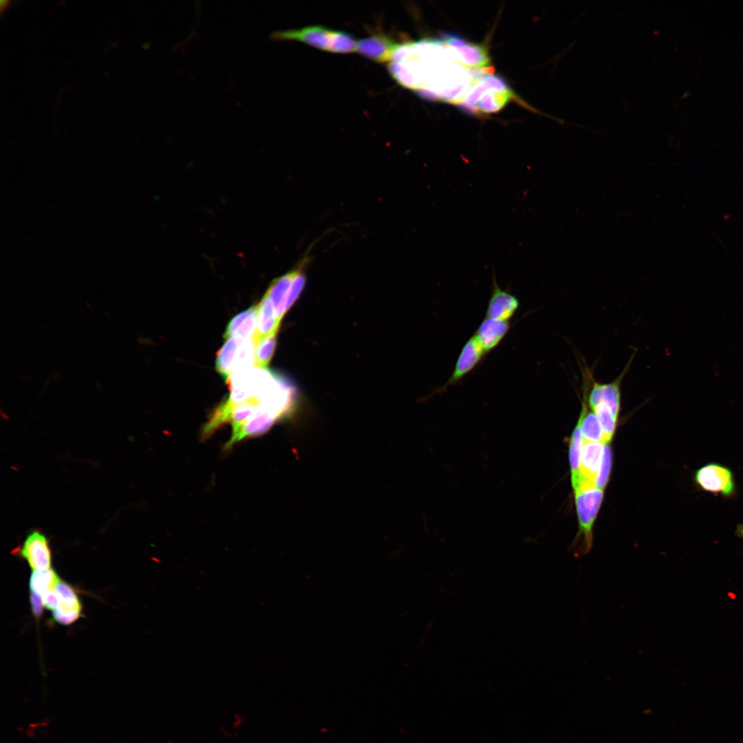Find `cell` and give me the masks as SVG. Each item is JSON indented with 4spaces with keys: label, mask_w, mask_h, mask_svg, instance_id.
Here are the masks:
<instances>
[{
    "label": "cell",
    "mask_w": 743,
    "mask_h": 743,
    "mask_svg": "<svg viewBox=\"0 0 743 743\" xmlns=\"http://www.w3.org/2000/svg\"><path fill=\"white\" fill-rule=\"evenodd\" d=\"M510 326V321L485 317L473 335L486 355L502 343Z\"/></svg>",
    "instance_id": "4fadbf2b"
},
{
    "label": "cell",
    "mask_w": 743,
    "mask_h": 743,
    "mask_svg": "<svg viewBox=\"0 0 743 743\" xmlns=\"http://www.w3.org/2000/svg\"><path fill=\"white\" fill-rule=\"evenodd\" d=\"M279 325L280 323L276 319L272 304L265 294L258 303L257 325L252 338L256 341L261 337L277 334Z\"/></svg>",
    "instance_id": "5bb4252c"
},
{
    "label": "cell",
    "mask_w": 743,
    "mask_h": 743,
    "mask_svg": "<svg viewBox=\"0 0 743 743\" xmlns=\"http://www.w3.org/2000/svg\"><path fill=\"white\" fill-rule=\"evenodd\" d=\"M59 580V577L52 569L33 570L30 577V588L31 591L42 596L54 588Z\"/></svg>",
    "instance_id": "d6986e66"
},
{
    "label": "cell",
    "mask_w": 743,
    "mask_h": 743,
    "mask_svg": "<svg viewBox=\"0 0 743 743\" xmlns=\"http://www.w3.org/2000/svg\"><path fill=\"white\" fill-rule=\"evenodd\" d=\"M257 307V305H255L233 317L226 328L224 338L228 340L233 336L243 322L255 311Z\"/></svg>",
    "instance_id": "d4e9b609"
},
{
    "label": "cell",
    "mask_w": 743,
    "mask_h": 743,
    "mask_svg": "<svg viewBox=\"0 0 743 743\" xmlns=\"http://www.w3.org/2000/svg\"><path fill=\"white\" fill-rule=\"evenodd\" d=\"M54 590L59 597L60 606L69 609L82 610L78 596L70 585L60 579L55 585Z\"/></svg>",
    "instance_id": "44dd1931"
},
{
    "label": "cell",
    "mask_w": 743,
    "mask_h": 743,
    "mask_svg": "<svg viewBox=\"0 0 743 743\" xmlns=\"http://www.w3.org/2000/svg\"><path fill=\"white\" fill-rule=\"evenodd\" d=\"M43 606L47 610H54L61 605L59 597L55 590H50L41 596Z\"/></svg>",
    "instance_id": "484cf974"
},
{
    "label": "cell",
    "mask_w": 743,
    "mask_h": 743,
    "mask_svg": "<svg viewBox=\"0 0 743 743\" xmlns=\"http://www.w3.org/2000/svg\"><path fill=\"white\" fill-rule=\"evenodd\" d=\"M516 98L504 79L488 74L471 87L459 106L472 113H493Z\"/></svg>",
    "instance_id": "7a4b0ae2"
},
{
    "label": "cell",
    "mask_w": 743,
    "mask_h": 743,
    "mask_svg": "<svg viewBox=\"0 0 743 743\" xmlns=\"http://www.w3.org/2000/svg\"><path fill=\"white\" fill-rule=\"evenodd\" d=\"M243 341L242 338L233 336L226 341L217 354L215 369L226 383L233 369L235 352Z\"/></svg>",
    "instance_id": "2e32d148"
},
{
    "label": "cell",
    "mask_w": 743,
    "mask_h": 743,
    "mask_svg": "<svg viewBox=\"0 0 743 743\" xmlns=\"http://www.w3.org/2000/svg\"><path fill=\"white\" fill-rule=\"evenodd\" d=\"M606 443L583 440L580 481L574 491L581 488L596 486L595 480L602 460L604 445Z\"/></svg>",
    "instance_id": "8fae6325"
},
{
    "label": "cell",
    "mask_w": 743,
    "mask_h": 743,
    "mask_svg": "<svg viewBox=\"0 0 743 743\" xmlns=\"http://www.w3.org/2000/svg\"><path fill=\"white\" fill-rule=\"evenodd\" d=\"M392 76L402 85L427 99L460 105L484 74L459 63L440 38L400 44L389 64Z\"/></svg>",
    "instance_id": "6da1fadb"
},
{
    "label": "cell",
    "mask_w": 743,
    "mask_h": 743,
    "mask_svg": "<svg viewBox=\"0 0 743 743\" xmlns=\"http://www.w3.org/2000/svg\"><path fill=\"white\" fill-rule=\"evenodd\" d=\"M577 424L579 427L583 440L605 443L603 432L596 416L590 409H588L583 400Z\"/></svg>",
    "instance_id": "9a60e30c"
},
{
    "label": "cell",
    "mask_w": 743,
    "mask_h": 743,
    "mask_svg": "<svg viewBox=\"0 0 743 743\" xmlns=\"http://www.w3.org/2000/svg\"><path fill=\"white\" fill-rule=\"evenodd\" d=\"M311 259L310 250L308 249L292 269L270 283L265 293L272 304L276 319L279 323L287 312V304L299 297L306 282L305 270Z\"/></svg>",
    "instance_id": "277c9868"
},
{
    "label": "cell",
    "mask_w": 743,
    "mask_h": 743,
    "mask_svg": "<svg viewBox=\"0 0 743 743\" xmlns=\"http://www.w3.org/2000/svg\"><path fill=\"white\" fill-rule=\"evenodd\" d=\"M399 45L389 36L378 33L358 41L356 52L378 63L390 62Z\"/></svg>",
    "instance_id": "7c38bea8"
},
{
    "label": "cell",
    "mask_w": 743,
    "mask_h": 743,
    "mask_svg": "<svg viewBox=\"0 0 743 743\" xmlns=\"http://www.w3.org/2000/svg\"><path fill=\"white\" fill-rule=\"evenodd\" d=\"M612 464V452L609 443L604 445L601 463L595 480L596 487L603 489L609 480Z\"/></svg>",
    "instance_id": "7402d4cb"
},
{
    "label": "cell",
    "mask_w": 743,
    "mask_h": 743,
    "mask_svg": "<svg viewBox=\"0 0 743 743\" xmlns=\"http://www.w3.org/2000/svg\"><path fill=\"white\" fill-rule=\"evenodd\" d=\"M583 439L579 427L574 428L570 443L569 460L571 469V480L573 489L575 490L580 481V464Z\"/></svg>",
    "instance_id": "e0dca14e"
},
{
    "label": "cell",
    "mask_w": 743,
    "mask_h": 743,
    "mask_svg": "<svg viewBox=\"0 0 743 743\" xmlns=\"http://www.w3.org/2000/svg\"><path fill=\"white\" fill-rule=\"evenodd\" d=\"M270 37L274 40L298 41L334 53H351L356 51L358 41L349 33L334 30L319 25L275 32Z\"/></svg>",
    "instance_id": "3957f363"
},
{
    "label": "cell",
    "mask_w": 743,
    "mask_h": 743,
    "mask_svg": "<svg viewBox=\"0 0 743 743\" xmlns=\"http://www.w3.org/2000/svg\"><path fill=\"white\" fill-rule=\"evenodd\" d=\"M574 495L580 532L583 536L581 552L587 553L592 546V530L603 499V489L596 486L584 488L575 491Z\"/></svg>",
    "instance_id": "5b68a950"
},
{
    "label": "cell",
    "mask_w": 743,
    "mask_h": 743,
    "mask_svg": "<svg viewBox=\"0 0 743 743\" xmlns=\"http://www.w3.org/2000/svg\"><path fill=\"white\" fill-rule=\"evenodd\" d=\"M81 610L78 609H69L62 606L53 610L52 615L54 620L63 625H69L76 621L81 615Z\"/></svg>",
    "instance_id": "cb8c5ba5"
},
{
    "label": "cell",
    "mask_w": 743,
    "mask_h": 743,
    "mask_svg": "<svg viewBox=\"0 0 743 743\" xmlns=\"http://www.w3.org/2000/svg\"><path fill=\"white\" fill-rule=\"evenodd\" d=\"M276 335L272 334L261 337L255 341V366L266 368L274 354L276 345Z\"/></svg>",
    "instance_id": "ffe728a7"
},
{
    "label": "cell",
    "mask_w": 743,
    "mask_h": 743,
    "mask_svg": "<svg viewBox=\"0 0 743 743\" xmlns=\"http://www.w3.org/2000/svg\"><path fill=\"white\" fill-rule=\"evenodd\" d=\"M257 312L258 304L255 311L243 322L234 336L244 341L252 338L256 330Z\"/></svg>",
    "instance_id": "603a6c76"
},
{
    "label": "cell",
    "mask_w": 743,
    "mask_h": 743,
    "mask_svg": "<svg viewBox=\"0 0 743 743\" xmlns=\"http://www.w3.org/2000/svg\"><path fill=\"white\" fill-rule=\"evenodd\" d=\"M588 407L595 413L600 422L605 442L610 443L616 429L618 417L615 416L610 408L602 401Z\"/></svg>",
    "instance_id": "ac0fdd59"
},
{
    "label": "cell",
    "mask_w": 743,
    "mask_h": 743,
    "mask_svg": "<svg viewBox=\"0 0 743 743\" xmlns=\"http://www.w3.org/2000/svg\"><path fill=\"white\" fill-rule=\"evenodd\" d=\"M485 356L486 354L473 335L463 345L451 376L444 385L435 389L431 396L441 394L461 381L482 363Z\"/></svg>",
    "instance_id": "8992f818"
},
{
    "label": "cell",
    "mask_w": 743,
    "mask_h": 743,
    "mask_svg": "<svg viewBox=\"0 0 743 743\" xmlns=\"http://www.w3.org/2000/svg\"><path fill=\"white\" fill-rule=\"evenodd\" d=\"M520 306L519 298L498 284L493 271L491 293L488 301L486 316L491 319L510 321Z\"/></svg>",
    "instance_id": "30bf717a"
},
{
    "label": "cell",
    "mask_w": 743,
    "mask_h": 743,
    "mask_svg": "<svg viewBox=\"0 0 743 743\" xmlns=\"http://www.w3.org/2000/svg\"><path fill=\"white\" fill-rule=\"evenodd\" d=\"M739 533L743 536V526L739 528Z\"/></svg>",
    "instance_id": "83f0119b"
},
{
    "label": "cell",
    "mask_w": 743,
    "mask_h": 743,
    "mask_svg": "<svg viewBox=\"0 0 743 743\" xmlns=\"http://www.w3.org/2000/svg\"><path fill=\"white\" fill-rule=\"evenodd\" d=\"M33 570L50 569L52 554L49 539L39 530H33L16 550Z\"/></svg>",
    "instance_id": "ba28073f"
},
{
    "label": "cell",
    "mask_w": 743,
    "mask_h": 743,
    "mask_svg": "<svg viewBox=\"0 0 743 743\" xmlns=\"http://www.w3.org/2000/svg\"><path fill=\"white\" fill-rule=\"evenodd\" d=\"M440 39L457 54L460 63L469 69L489 67L490 58L483 46L466 41L457 34L445 33Z\"/></svg>",
    "instance_id": "9c48e42d"
},
{
    "label": "cell",
    "mask_w": 743,
    "mask_h": 743,
    "mask_svg": "<svg viewBox=\"0 0 743 743\" xmlns=\"http://www.w3.org/2000/svg\"><path fill=\"white\" fill-rule=\"evenodd\" d=\"M30 603L32 605V613L35 617L41 616L43 612V602L41 596L36 592L31 591L30 592Z\"/></svg>",
    "instance_id": "4316f807"
},
{
    "label": "cell",
    "mask_w": 743,
    "mask_h": 743,
    "mask_svg": "<svg viewBox=\"0 0 743 743\" xmlns=\"http://www.w3.org/2000/svg\"><path fill=\"white\" fill-rule=\"evenodd\" d=\"M695 482L702 490L724 496L731 495L735 483L731 471L717 463H709L698 469Z\"/></svg>",
    "instance_id": "52a82bcc"
}]
</instances>
